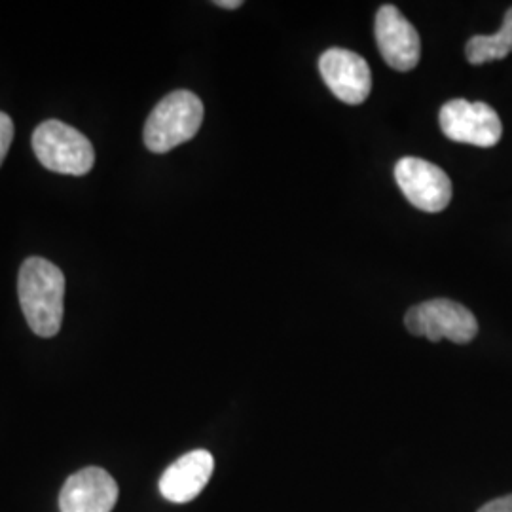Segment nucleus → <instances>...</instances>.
Segmentation results:
<instances>
[{
    "instance_id": "nucleus-14",
    "label": "nucleus",
    "mask_w": 512,
    "mask_h": 512,
    "mask_svg": "<svg viewBox=\"0 0 512 512\" xmlns=\"http://www.w3.org/2000/svg\"><path fill=\"white\" fill-rule=\"evenodd\" d=\"M215 4L220 6V8H226V10H236L243 2L241 0H217Z\"/></svg>"
},
{
    "instance_id": "nucleus-1",
    "label": "nucleus",
    "mask_w": 512,
    "mask_h": 512,
    "mask_svg": "<svg viewBox=\"0 0 512 512\" xmlns=\"http://www.w3.org/2000/svg\"><path fill=\"white\" fill-rule=\"evenodd\" d=\"M19 304L31 330L42 336H55L63 323L65 275L46 258L31 256L19 270Z\"/></svg>"
},
{
    "instance_id": "nucleus-7",
    "label": "nucleus",
    "mask_w": 512,
    "mask_h": 512,
    "mask_svg": "<svg viewBox=\"0 0 512 512\" xmlns=\"http://www.w3.org/2000/svg\"><path fill=\"white\" fill-rule=\"evenodd\" d=\"M319 73L336 99L348 105L365 103L372 90V74L368 63L351 50H327L319 59Z\"/></svg>"
},
{
    "instance_id": "nucleus-3",
    "label": "nucleus",
    "mask_w": 512,
    "mask_h": 512,
    "mask_svg": "<svg viewBox=\"0 0 512 512\" xmlns=\"http://www.w3.org/2000/svg\"><path fill=\"white\" fill-rule=\"evenodd\" d=\"M33 150L40 164L61 175L80 177L90 173L95 164L90 139L59 120H48L35 129Z\"/></svg>"
},
{
    "instance_id": "nucleus-10",
    "label": "nucleus",
    "mask_w": 512,
    "mask_h": 512,
    "mask_svg": "<svg viewBox=\"0 0 512 512\" xmlns=\"http://www.w3.org/2000/svg\"><path fill=\"white\" fill-rule=\"evenodd\" d=\"M215 471V459L207 450H192L165 469L160 494L171 503H188L202 494Z\"/></svg>"
},
{
    "instance_id": "nucleus-9",
    "label": "nucleus",
    "mask_w": 512,
    "mask_h": 512,
    "mask_svg": "<svg viewBox=\"0 0 512 512\" xmlns=\"http://www.w3.org/2000/svg\"><path fill=\"white\" fill-rule=\"evenodd\" d=\"M118 484L101 467H86L69 476L59 494V512H112Z\"/></svg>"
},
{
    "instance_id": "nucleus-5",
    "label": "nucleus",
    "mask_w": 512,
    "mask_h": 512,
    "mask_svg": "<svg viewBox=\"0 0 512 512\" xmlns=\"http://www.w3.org/2000/svg\"><path fill=\"white\" fill-rule=\"evenodd\" d=\"M442 133L456 143L473 147H495L503 135V126L490 105L452 99L440 109Z\"/></svg>"
},
{
    "instance_id": "nucleus-4",
    "label": "nucleus",
    "mask_w": 512,
    "mask_h": 512,
    "mask_svg": "<svg viewBox=\"0 0 512 512\" xmlns=\"http://www.w3.org/2000/svg\"><path fill=\"white\" fill-rule=\"evenodd\" d=\"M404 325L410 334L423 336L431 342L446 338L454 344H469L478 334V321L473 311L446 298L427 300L410 308Z\"/></svg>"
},
{
    "instance_id": "nucleus-11",
    "label": "nucleus",
    "mask_w": 512,
    "mask_h": 512,
    "mask_svg": "<svg viewBox=\"0 0 512 512\" xmlns=\"http://www.w3.org/2000/svg\"><path fill=\"white\" fill-rule=\"evenodd\" d=\"M512 52V8L505 14L501 29L494 35H478L467 42L465 54L469 63L484 65L505 59Z\"/></svg>"
},
{
    "instance_id": "nucleus-8",
    "label": "nucleus",
    "mask_w": 512,
    "mask_h": 512,
    "mask_svg": "<svg viewBox=\"0 0 512 512\" xmlns=\"http://www.w3.org/2000/svg\"><path fill=\"white\" fill-rule=\"evenodd\" d=\"M376 40L385 63L395 71H412L420 63L421 42L416 27L397 6L385 4L376 14Z\"/></svg>"
},
{
    "instance_id": "nucleus-13",
    "label": "nucleus",
    "mask_w": 512,
    "mask_h": 512,
    "mask_svg": "<svg viewBox=\"0 0 512 512\" xmlns=\"http://www.w3.org/2000/svg\"><path fill=\"white\" fill-rule=\"evenodd\" d=\"M478 512H512V494L497 497L494 501L486 503L484 507H480Z\"/></svg>"
},
{
    "instance_id": "nucleus-2",
    "label": "nucleus",
    "mask_w": 512,
    "mask_h": 512,
    "mask_svg": "<svg viewBox=\"0 0 512 512\" xmlns=\"http://www.w3.org/2000/svg\"><path fill=\"white\" fill-rule=\"evenodd\" d=\"M203 103L196 93H169L154 107L145 124V145L154 154H165L194 139L202 128Z\"/></svg>"
},
{
    "instance_id": "nucleus-12",
    "label": "nucleus",
    "mask_w": 512,
    "mask_h": 512,
    "mask_svg": "<svg viewBox=\"0 0 512 512\" xmlns=\"http://www.w3.org/2000/svg\"><path fill=\"white\" fill-rule=\"evenodd\" d=\"M12 141H14V124L8 114L0 112V165L4 162Z\"/></svg>"
},
{
    "instance_id": "nucleus-6",
    "label": "nucleus",
    "mask_w": 512,
    "mask_h": 512,
    "mask_svg": "<svg viewBox=\"0 0 512 512\" xmlns=\"http://www.w3.org/2000/svg\"><path fill=\"white\" fill-rule=\"evenodd\" d=\"M395 181L406 200L425 213H440L452 202V181L439 165L406 156L395 165Z\"/></svg>"
}]
</instances>
